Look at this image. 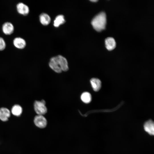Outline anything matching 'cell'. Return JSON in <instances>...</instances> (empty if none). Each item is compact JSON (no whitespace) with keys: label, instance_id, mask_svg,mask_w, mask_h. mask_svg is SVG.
<instances>
[{"label":"cell","instance_id":"2","mask_svg":"<svg viewBox=\"0 0 154 154\" xmlns=\"http://www.w3.org/2000/svg\"><path fill=\"white\" fill-rule=\"evenodd\" d=\"M106 23V14L104 12H102L97 15L93 19L91 24L96 30L100 32L105 29Z\"/></svg>","mask_w":154,"mask_h":154},{"label":"cell","instance_id":"17","mask_svg":"<svg viewBox=\"0 0 154 154\" xmlns=\"http://www.w3.org/2000/svg\"><path fill=\"white\" fill-rule=\"evenodd\" d=\"M92 1V2H97L98 0H91L90 1Z\"/></svg>","mask_w":154,"mask_h":154},{"label":"cell","instance_id":"16","mask_svg":"<svg viewBox=\"0 0 154 154\" xmlns=\"http://www.w3.org/2000/svg\"><path fill=\"white\" fill-rule=\"evenodd\" d=\"M6 46V43L3 38L0 37V50H4Z\"/></svg>","mask_w":154,"mask_h":154},{"label":"cell","instance_id":"10","mask_svg":"<svg viewBox=\"0 0 154 154\" xmlns=\"http://www.w3.org/2000/svg\"><path fill=\"white\" fill-rule=\"evenodd\" d=\"M10 116V111L7 108H2L0 109V119L3 121L8 120Z\"/></svg>","mask_w":154,"mask_h":154},{"label":"cell","instance_id":"14","mask_svg":"<svg viewBox=\"0 0 154 154\" xmlns=\"http://www.w3.org/2000/svg\"><path fill=\"white\" fill-rule=\"evenodd\" d=\"M11 111L13 115L16 116H19L22 114V109L20 105H15L13 107Z\"/></svg>","mask_w":154,"mask_h":154},{"label":"cell","instance_id":"9","mask_svg":"<svg viewBox=\"0 0 154 154\" xmlns=\"http://www.w3.org/2000/svg\"><path fill=\"white\" fill-rule=\"evenodd\" d=\"M105 44L106 48L109 50L114 49L116 46V42L112 37H109L106 39Z\"/></svg>","mask_w":154,"mask_h":154},{"label":"cell","instance_id":"12","mask_svg":"<svg viewBox=\"0 0 154 154\" xmlns=\"http://www.w3.org/2000/svg\"><path fill=\"white\" fill-rule=\"evenodd\" d=\"M39 19L41 23L44 25H48L50 23L51 20L49 16L45 13H42L40 15Z\"/></svg>","mask_w":154,"mask_h":154},{"label":"cell","instance_id":"15","mask_svg":"<svg viewBox=\"0 0 154 154\" xmlns=\"http://www.w3.org/2000/svg\"><path fill=\"white\" fill-rule=\"evenodd\" d=\"M65 22V20L64 16L62 15H59L56 17L54 21V25L55 27H58Z\"/></svg>","mask_w":154,"mask_h":154},{"label":"cell","instance_id":"13","mask_svg":"<svg viewBox=\"0 0 154 154\" xmlns=\"http://www.w3.org/2000/svg\"><path fill=\"white\" fill-rule=\"evenodd\" d=\"M81 99L82 101L85 103H89L91 101V95L88 92H84L81 95Z\"/></svg>","mask_w":154,"mask_h":154},{"label":"cell","instance_id":"6","mask_svg":"<svg viewBox=\"0 0 154 154\" xmlns=\"http://www.w3.org/2000/svg\"><path fill=\"white\" fill-rule=\"evenodd\" d=\"M2 30L3 33L6 35H10L13 33L14 31V27L10 22L4 23L2 26Z\"/></svg>","mask_w":154,"mask_h":154},{"label":"cell","instance_id":"4","mask_svg":"<svg viewBox=\"0 0 154 154\" xmlns=\"http://www.w3.org/2000/svg\"><path fill=\"white\" fill-rule=\"evenodd\" d=\"M34 123L35 125L40 128L45 127L47 124L46 119L42 115H38L35 117Z\"/></svg>","mask_w":154,"mask_h":154},{"label":"cell","instance_id":"3","mask_svg":"<svg viewBox=\"0 0 154 154\" xmlns=\"http://www.w3.org/2000/svg\"><path fill=\"white\" fill-rule=\"evenodd\" d=\"M46 102L44 100L41 101H36L34 103V108L36 112L38 115H43L47 112L45 106Z\"/></svg>","mask_w":154,"mask_h":154},{"label":"cell","instance_id":"11","mask_svg":"<svg viewBox=\"0 0 154 154\" xmlns=\"http://www.w3.org/2000/svg\"><path fill=\"white\" fill-rule=\"evenodd\" d=\"M90 82L93 90L95 91H98L101 86L100 80L98 78H93L90 80Z\"/></svg>","mask_w":154,"mask_h":154},{"label":"cell","instance_id":"5","mask_svg":"<svg viewBox=\"0 0 154 154\" xmlns=\"http://www.w3.org/2000/svg\"><path fill=\"white\" fill-rule=\"evenodd\" d=\"M16 9L19 14L24 16L28 15L29 12L28 6L22 2L19 3L17 5Z\"/></svg>","mask_w":154,"mask_h":154},{"label":"cell","instance_id":"1","mask_svg":"<svg viewBox=\"0 0 154 154\" xmlns=\"http://www.w3.org/2000/svg\"><path fill=\"white\" fill-rule=\"evenodd\" d=\"M50 67L54 71L60 73L62 71H67L68 70L67 61L66 58L61 55L52 57L49 62Z\"/></svg>","mask_w":154,"mask_h":154},{"label":"cell","instance_id":"8","mask_svg":"<svg viewBox=\"0 0 154 154\" xmlns=\"http://www.w3.org/2000/svg\"><path fill=\"white\" fill-rule=\"evenodd\" d=\"M145 131L151 135L154 134V125L153 121L149 120L146 121L144 125Z\"/></svg>","mask_w":154,"mask_h":154},{"label":"cell","instance_id":"7","mask_svg":"<svg viewBox=\"0 0 154 154\" xmlns=\"http://www.w3.org/2000/svg\"><path fill=\"white\" fill-rule=\"evenodd\" d=\"M13 43L16 48L20 49L24 48L26 45L25 40L20 37L15 38L13 40Z\"/></svg>","mask_w":154,"mask_h":154}]
</instances>
